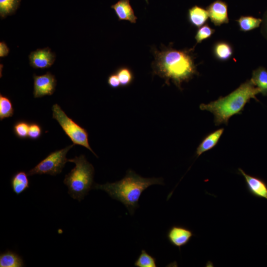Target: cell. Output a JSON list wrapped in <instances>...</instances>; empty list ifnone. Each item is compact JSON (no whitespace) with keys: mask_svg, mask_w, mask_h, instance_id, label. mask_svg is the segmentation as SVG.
<instances>
[{"mask_svg":"<svg viewBox=\"0 0 267 267\" xmlns=\"http://www.w3.org/2000/svg\"><path fill=\"white\" fill-rule=\"evenodd\" d=\"M193 49L178 50L171 46L163 47L161 50L152 48L154 57L152 63L153 74L164 79L168 85L172 81L181 90L183 82H188L198 74Z\"/></svg>","mask_w":267,"mask_h":267,"instance_id":"6da1fadb","label":"cell"},{"mask_svg":"<svg viewBox=\"0 0 267 267\" xmlns=\"http://www.w3.org/2000/svg\"><path fill=\"white\" fill-rule=\"evenodd\" d=\"M154 184L164 185L163 179L143 178L129 170L121 180L104 184H95L93 188L105 191L111 198L123 203L130 214L133 215L139 207L138 201L143 191Z\"/></svg>","mask_w":267,"mask_h":267,"instance_id":"7a4b0ae2","label":"cell"},{"mask_svg":"<svg viewBox=\"0 0 267 267\" xmlns=\"http://www.w3.org/2000/svg\"><path fill=\"white\" fill-rule=\"evenodd\" d=\"M259 93V89L250 80H247L227 95L220 97L208 104H200V108L213 114L216 126L222 124L227 125L230 118L240 114L246 104L251 98L259 101L256 95Z\"/></svg>","mask_w":267,"mask_h":267,"instance_id":"3957f363","label":"cell"},{"mask_svg":"<svg viewBox=\"0 0 267 267\" xmlns=\"http://www.w3.org/2000/svg\"><path fill=\"white\" fill-rule=\"evenodd\" d=\"M68 161L74 163L75 167L65 176L63 182L68 187L70 196L80 202L93 188L94 167L84 155Z\"/></svg>","mask_w":267,"mask_h":267,"instance_id":"277c9868","label":"cell"},{"mask_svg":"<svg viewBox=\"0 0 267 267\" xmlns=\"http://www.w3.org/2000/svg\"><path fill=\"white\" fill-rule=\"evenodd\" d=\"M52 111V118L57 121L73 143L87 148L97 157L89 145L87 130L69 117L58 104H53Z\"/></svg>","mask_w":267,"mask_h":267,"instance_id":"5b68a950","label":"cell"},{"mask_svg":"<svg viewBox=\"0 0 267 267\" xmlns=\"http://www.w3.org/2000/svg\"><path fill=\"white\" fill-rule=\"evenodd\" d=\"M74 144L50 153L35 167L27 173L28 176L34 175L47 174L56 176L59 174L67 162L66 155Z\"/></svg>","mask_w":267,"mask_h":267,"instance_id":"8992f818","label":"cell"},{"mask_svg":"<svg viewBox=\"0 0 267 267\" xmlns=\"http://www.w3.org/2000/svg\"><path fill=\"white\" fill-rule=\"evenodd\" d=\"M35 98L52 95L55 90L56 80L54 75L49 72L41 76L33 75Z\"/></svg>","mask_w":267,"mask_h":267,"instance_id":"52a82bcc","label":"cell"},{"mask_svg":"<svg viewBox=\"0 0 267 267\" xmlns=\"http://www.w3.org/2000/svg\"><path fill=\"white\" fill-rule=\"evenodd\" d=\"M238 171L244 178L248 192L254 197L267 200L266 182L260 178L247 174L241 168H238Z\"/></svg>","mask_w":267,"mask_h":267,"instance_id":"ba28073f","label":"cell"},{"mask_svg":"<svg viewBox=\"0 0 267 267\" xmlns=\"http://www.w3.org/2000/svg\"><path fill=\"white\" fill-rule=\"evenodd\" d=\"M209 17L216 26L229 22L227 4L222 0H216L206 8Z\"/></svg>","mask_w":267,"mask_h":267,"instance_id":"9c48e42d","label":"cell"},{"mask_svg":"<svg viewBox=\"0 0 267 267\" xmlns=\"http://www.w3.org/2000/svg\"><path fill=\"white\" fill-rule=\"evenodd\" d=\"M29 63L34 68L44 69L52 66L55 60V54L48 47L37 49L29 55Z\"/></svg>","mask_w":267,"mask_h":267,"instance_id":"30bf717a","label":"cell"},{"mask_svg":"<svg viewBox=\"0 0 267 267\" xmlns=\"http://www.w3.org/2000/svg\"><path fill=\"white\" fill-rule=\"evenodd\" d=\"M194 236L193 231L181 225H173L168 230L167 237L170 243L180 249L187 245Z\"/></svg>","mask_w":267,"mask_h":267,"instance_id":"8fae6325","label":"cell"},{"mask_svg":"<svg viewBox=\"0 0 267 267\" xmlns=\"http://www.w3.org/2000/svg\"><path fill=\"white\" fill-rule=\"evenodd\" d=\"M111 7L115 11L119 21L127 20L131 23L136 22L137 18L130 4V0H119Z\"/></svg>","mask_w":267,"mask_h":267,"instance_id":"7c38bea8","label":"cell"},{"mask_svg":"<svg viewBox=\"0 0 267 267\" xmlns=\"http://www.w3.org/2000/svg\"><path fill=\"white\" fill-rule=\"evenodd\" d=\"M209 15L207 9L195 5L188 10L187 18L190 24L197 28H200L207 22Z\"/></svg>","mask_w":267,"mask_h":267,"instance_id":"4fadbf2b","label":"cell"},{"mask_svg":"<svg viewBox=\"0 0 267 267\" xmlns=\"http://www.w3.org/2000/svg\"><path fill=\"white\" fill-rule=\"evenodd\" d=\"M224 131L223 128L220 129L208 134L201 141L196 151L197 157H199L205 152H206L215 147Z\"/></svg>","mask_w":267,"mask_h":267,"instance_id":"5bb4252c","label":"cell"},{"mask_svg":"<svg viewBox=\"0 0 267 267\" xmlns=\"http://www.w3.org/2000/svg\"><path fill=\"white\" fill-rule=\"evenodd\" d=\"M27 173L21 171L14 174L11 178L10 184L13 191L19 195L30 187Z\"/></svg>","mask_w":267,"mask_h":267,"instance_id":"9a60e30c","label":"cell"},{"mask_svg":"<svg viewBox=\"0 0 267 267\" xmlns=\"http://www.w3.org/2000/svg\"><path fill=\"white\" fill-rule=\"evenodd\" d=\"M250 80L259 89L260 93L267 95V70L265 67L260 66L254 70Z\"/></svg>","mask_w":267,"mask_h":267,"instance_id":"2e32d148","label":"cell"},{"mask_svg":"<svg viewBox=\"0 0 267 267\" xmlns=\"http://www.w3.org/2000/svg\"><path fill=\"white\" fill-rule=\"evenodd\" d=\"M213 51L215 57L221 61L228 60L233 53L232 45L225 41H219L216 43L214 45Z\"/></svg>","mask_w":267,"mask_h":267,"instance_id":"e0dca14e","label":"cell"},{"mask_svg":"<svg viewBox=\"0 0 267 267\" xmlns=\"http://www.w3.org/2000/svg\"><path fill=\"white\" fill-rule=\"evenodd\" d=\"M23 260L16 253L7 250L0 255V267H22Z\"/></svg>","mask_w":267,"mask_h":267,"instance_id":"ac0fdd59","label":"cell"},{"mask_svg":"<svg viewBox=\"0 0 267 267\" xmlns=\"http://www.w3.org/2000/svg\"><path fill=\"white\" fill-rule=\"evenodd\" d=\"M239 30L242 32H248L260 27L263 20L252 16H241L236 20Z\"/></svg>","mask_w":267,"mask_h":267,"instance_id":"d6986e66","label":"cell"},{"mask_svg":"<svg viewBox=\"0 0 267 267\" xmlns=\"http://www.w3.org/2000/svg\"><path fill=\"white\" fill-rule=\"evenodd\" d=\"M21 0H0V16L4 18L13 14L18 8Z\"/></svg>","mask_w":267,"mask_h":267,"instance_id":"ffe728a7","label":"cell"},{"mask_svg":"<svg viewBox=\"0 0 267 267\" xmlns=\"http://www.w3.org/2000/svg\"><path fill=\"white\" fill-rule=\"evenodd\" d=\"M14 113V108L11 100L6 96L0 94V120L11 117Z\"/></svg>","mask_w":267,"mask_h":267,"instance_id":"44dd1931","label":"cell"},{"mask_svg":"<svg viewBox=\"0 0 267 267\" xmlns=\"http://www.w3.org/2000/svg\"><path fill=\"white\" fill-rule=\"evenodd\" d=\"M134 265L136 267H157L156 259L143 249L135 260Z\"/></svg>","mask_w":267,"mask_h":267,"instance_id":"7402d4cb","label":"cell"},{"mask_svg":"<svg viewBox=\"0 0 267 267\" xmlns=\"http://www.w3.org/2000/svg\"><path fill=\"white\" fill-rule=\"evenodd\" d=\"M116 73L122 87L128 86L134 80V76L132 70L127 67L119 68Z\"/></svg>","mask_w":267,"mask_h":267,"instance_id":"603a6c76","label":"cell"},{"mask_svg":"<svg viewBox=\"0 0 267 267\" xmlns=\"http://www.w3.org/2000/svg\"><path fill=\"white\" fill-rule=\"evenodd\" d=\"M29 126L30 123L26 121L20 120L16 122L13 127L15 136L20 139L28 138Z\"/></svg>","mask_w":267,"mask_h":267,"instance_id":"cb8c5ba5","label":"cell"},{"mask_svg":"<svg viewBox=\"0 0 267 267\" xmlns=\"http://www.w3.org/2000/svg\"><path fill=\"white\" fill-rule=\"evenodd\" d=\"M215 30L208 24H205L200 27L196 33L195 39L197 44L201 43L205 40L210 38L215 33Z\"/></svg>","mask_w":267,"mask_h":267,"instance_id":"d4e9b609","label":"cell"},{"mask_svg":"<svg viewBox=\"0 0 267 267\" xmlns=\"http://www.w3.org/2000/svg\"><path fill=\"white\" fill-rule=\"evenodd\" d=\"M42 134V128L38 123L32 122L30 123L28 138L32 140L39 138Z\"/></svg>","mask_w":267,"mask_h":267,"instance_id":"484cf974","label":"cell"},{"mask_svg":"<svg viewBox=\"0 0 267 267\" xmlns=\"http://www.w3.org/2000/svg\"><path fill=\"white\" fill-rule=\"evenodd\" d=\"M108 85L113 89H116L121 86V84L116 73L111 74L108 78Z\"/></svg>","mask_w":267,"mask_h":267,"instance_id":"4316f807","label":"cell"},{"mask_svg":"<svg viewBox=\"0 0 267 267\" xmlns=\"http://www.w3.org/2000/svg\"><path fill=\"white\" fill-rule=\"evenodd\" d=\"M9 52V49L7 44L4 42L0 43V57L6 56Z\"/></svg>","mask_w":267,"mask_h":267,"instance_id":"83f0119b","label":"cell"},{"mask_svg":"<svg viewBox=\"0 0 267 267\" xmlns=\"http://www.w3.org/2000/svg\"><path fill=\"white\" fill-rule=\"evenodd\" d=\"M263 31L266 37H267V12L265 15L263 24Z\"/></svg>","mask_w":267,"mask_h":267,"instance_id":"f1b7e54d","label":"cell"},{"mask_svg":"<svg viewBox=\"0 0 267 267\" xmlns=\"http://www.w3.org/2000/svg\"><path fill=\"white\" fill-rule=\"evenodd\" d=\"M146 1V2H147V3H148V0H145Z\"/></svg>","mask_w":267,"mask_h":267,"instance_id":"f546056e","label":"cell"}]
</instances>
